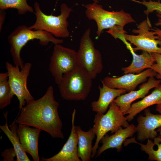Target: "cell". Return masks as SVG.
I'll return each instance as SVG.
<instances>
[{
	"mask_svg": "<svg viewBox=\"0 0 161 161\" xmlns=\"http://www.w3.org/2000/svg\"><path fill=\"white\" fill-rule=\"evenodd\" d=\"M59 106L55 98L53 87L50 86L42 97L23 107L14 121L18 124L38 128L53 138L64 139L63 124L58 111Z\"/></svg>",
	"mask_w": 161,
	"mask_h": 161,
	"instance_id": "cell-1",
	"label": "cell"
},
{
	"mask_svg": "<svg viewBox=\"0 0 161 161\" xmlns=\"http://www.w3.org/2000/svg\"><path fill=\"white\" fill-rule=\"evenodd\" d=\"M38 39L42 46H46L49 42L55 44H61L62 39L55 38L52 34L47 32L41 30H32L25 25L19 26L8 36V39L10 46V52L15 66L20 69L24 66V62L20 55L21 50L29 41Z\"/></svg>",
	"mask_w": 161,
	"mask_h": 161,
	"instance_id": "cell-2",
	"label": "cell"
},
{
	"mask_svg": "<svg viewBox=\"0 0 161 161\" xmlns=\"http://www.w3.org/2000/svg\"><path fill=\"white\" fill-rule=\"evenodd\" d=\"M92 80L84 69L79 67L65 74L58 85L61 97L67 100H85L90 92Z\"/></svg>",
	"mask_w": 161,
	"mask_h": 161,
	"instance_id": "cell-3",
	"label": "cell"
},
{
	"mask_svg": "<svg viewBox=\"0 0 161 161\" xmlns=\"http://www.w3.org/2000/svg\"><path fill=\"white\" fill-rule=\"evenodd\" d=\"M34 7L36 21L33 24L28 27L29 29L44 31L56 37L66 38L69 36L67 19L72 10L66 4H61V13L57 16L45 14L41 10L38 2L34 3Z\"/></svg>",
	"mask_w": 161,
	"mask_h": 161,
	"instance_id": "cell-4",
	"label": "cell"
},
{
	"mask_svg": "<svg viewBox=\"0 0 161 161\" xmlns=\"http://www.w3.org/2000/svg\"><path fill=\"white\" fill-rule=\"evenodd\" d=\"M109 107L105 114H97L95 116L92 128L96 138L92 148V158L96 156L99 142L108 132L113 134L121 127L126 128L129 125L125 114L113 101Z\"/></svg>",
	"mask_w": 161,
	"mask_h": 161,
	"instance_id": "cell-5",
	"label": "cell"
},
{
	"mask_svg": "<svg viewBox=\"0 0 161 161\" xmlns=\"http://www.w3.org/2000/svg\"><path fill=\"white\" fill-rule=\"evenodd\" d=\"M85 7L87 18L94 20L97 24L98 36L100 35L104 29L116 27L124 29L126 24L135 22L130 14L123 10L118 11H108L104 9L101 5L95 2L87 4Z\"/></svg>",
	"mask_w": 161,
	"mask_h": 161,
	"instance_id": "cell-6",
	"label": "cell"
},
{
	"mask_svg": "<svg viewBox=\"0 0 161 161\" xmlns=\"http://www.w3.org/2000/svg\"><path fill=\"white\" fill-rule=\"evenodd\" d=\"M90 33L88 28L83 34L77 55L78 66L84 69L94 79L102 72L103 66L101 54L95 48Z\"/></svg>",
	"mask_w": 161,
	"mask_h": 161,
	"instance_id": "cell-7",
	"label": "cell"
},
{
	"mask_svg": "<svg viewBox=\"0 0 161 161\" xmlns=\"http://www.w3.org/2000/svg\"><path fill=\"white\" fill-rule=\"evenodd\" d=\"M5 65L9 83L13 94L16 95L19 100L20 111L26 103L29 104L35 100L27 86L32 64L26 63L21 70L19 67L13 66L8 62H6Z\"/></svg>",
	"mask_w": 161,
	"mask_h": 161,
	"instance_id": "cell-8",
	"label": "cell"
},
{
	"mask_svg": "<svg viewBox=\"0 0 161 161\" xmlns=\"http://www.w3.org/2000/svg\"><path fill=\"white\" fill-rule=\"evenodd\" d=\"M77 52L60 44H55L49 65V70L58 85L63 75L78 67Z\"/></svg>",
	"mask_w": 161,
	"mask_h": 161,
	"instance_id": "cell-9",
	"label": "cell"
},
{
	"mask_svg": "<svg viewBox=\"0 0 161 161\" xmlns=\"http://www.w3.org/2000/svg\"><path fill=\"white\" fill-rule=\"evenodd\" d=\"M151 22L148 18L138 25L137 29L132 30L133 32L137 35H130L125 33L121 37L136 47L133 48L134 51L142 50L150 53L161 54V47L158 46V45L160 47L161 46V41L151 30Z\"/></svg>",
	"mask_w": 161,
	"mask_h": 161,
	"instance_id": "cell-10",
	"label": "cell"
},
{
	"mask_svg": "<svg viewBox=\"0 0 161 161\" xmlns=\"http://www.w3.org/2000/svg\"><path fill=\"white\" fill-rule=\"evenodd\" d=\"M156 75L155 72L149 68L138 74H125L118 77L106 76L101 82L110 88L124 89L129 92L135 90L138 85L144 82L148 78L155 77Z\"/></svg>",
	"mask_w": 161,
	"mask_h": 161,
	"instance_id": "cell-11",
	"label": "cell"
},
{
	"mask_svg": "<svg viewBox=\"0 0 161 161\" xmlns=\"http://www.w3.org/2000/svg\"><path fill=\"white\" fill-rule=\"evenodd\" d=\"M144 114L138 117L136 126L137 140L142 142L148 139H154L157 135L155 130L161 127V114H153L149 109L146 108Z\"/></svg>",
	"mask_w": 161,
	"mask_h": 161,
	"instance_id": "cell-12",
	"label": "cell"
},
{
	"mask_svg": "<svg viewBox=\"0 0 161 161\" xmlns=\"http://www.w3.org/2000/svg\"><path fill=\"white\" fill-rule=\"evenodd\" d=\"M76 110L72 114V128L69 137L60 151L49 158L41 157L42 161H80L78 155V138L75 125Z\"/></svg>",
	"mask_w": 161,
	"mask_h": 161,
	"instance_id": "cell-13",
	"label": "cell"
},
{
	"mask_svg": "<svg viewBox=\"0 0 161 161\" xmlns=\"http://www.w3.org/2000/svg\"><path fill=\"white\" fill-rule=\"evenodd\" d=\"M161 83V80H157L154 77H150L146 82L140 86L138 90L132 91L127 93L121 95L114 99L113 101L125 115L133 101L144 98L151 89L155 88Z\"/></svg>",
	"mask_w": 161,
	"mask_h": 161,
	"instance_id": "cell-14",
	"label": "cell"
},
{
	"mask_svg": "<svg viewBox=\"0 0 161 161\" xmlns=\"http://www.w3.org/2000/svg\"><path fill=\"white\" fill-rule=\"evenodd\" d=\"M23 124H18L17 132L21 146L24 150L29 154L34 161H39L38 143L39 135L41 130L31 128Z\"/></svg>",
	"mask_w": 161,
	"mask_h": 161,
	"instance_id": "cell-15",
	"label": "cell"
},
{
	"mask_svg": "<svg viewBox=\"0 0 161 161\" xmlns=\"http://www.w3.org/2000/svg\"><path fill=\"white\" fill-rule=\"evenodd\" d=\"M137 132V127L133 124L123 129L122 127L111 135H105L100 140L102 144L97 151L95 158L99 156L104 151L111 148H115L120 151L124 141L132 137Z\"/></svg>",
	"mask_w": 161,
	"mask_h": 161,
	"instance_id": "cell-16",
	"label": "cell"
},
{
	"mask_svg": "<svg viewBox=\"0 0 161 161\" xmlns=\"http://www.w3.org/2000/svg\"><path fill=\"white\" fill-rule=\"evenodd\" d=\"M102 84V87L98 86L99 96L98 99L92 102L91 105L92 110L98 114L105 113L114 99L127 92L124 89L112 88Z\"/></svg>",
	"mask_w": 161,
	"mask_h": 161,
	"instance_id": "cell-17",
	"label": "cell"
},
{
	"mask_svg": "<svg viewBox=\"0 0 161 161\" xmlns=\"http://www.w3.org/2000/svg\"><path fill=\"white\" fill-rule=\"evenodd\" d=\"M124 43L130 50L133 57V60L131 64L128 66L122 68L124 74L139 73L145 69L150 68L155 63L154 60L151 53L143 50L141 54L137 55L134 52L129 43L127 41Z\"/></svg>",
	"mask_w": 161,
	"mask_h": 161,
	"instance_id": "cell-18",
	"label": "cell"
},
{
	"mask_svg": "<svg viewBox=\"0 0 161 161\" xmlns=\"http://www.w3.org/2000/svg\"><path fill=\"white\" fill-rule=\"evenodd\" d=\"M78 138V155L82 161H90L93 146L92 141L95 135L92 128L83 130L80 126H75Z\"/></svg>",
	"mask_w": 161,
	"mask_h": 161,
	"instance_id": "cell-19",
	"label": "cell"
},
{
	"mask_svg": "<svg viewBox=\"0 0 161 161\" xmlns=\"http://www.w3.org/2000/svg\"><path fill=\"white\" fill-rule=\"evenodd\" d=\"M161 103V84L155 88L149 95L142 100L131 104L130 108L125 113L128 122L131 121L134 117L142 111L154 104Z\"/></svg>",
	"mask_w": 161,
	"mask_h": 161,
	"instance_id": "cell-20",
	"label": "cell"
},
{
	"mask_svg": "<svg viewBox=\"0 0 161 161\" xmlns=\"http://www.w3.org/2000/svg\"><path fill=\"white\" fill-rule=\"evenodd\" d=\"M7 114H4L6 119L4 125L0 126V129L4 133L12 143L16 153L17 161H30V159L27 156L26 152L23 149L18 134L17 124L14 121L10 124L9 128L7 122Z\"/></svg>",
	"mask_w": 161,
	"mask_h": 161,
	"instance_id": "cell-21",
	"label": "cell"
},
{
	"mask_svg": "<svg viewBox=\"0 0 161 161\" xmlns=\"http://www.w3.org/2000/svg\"><path fill=\"white\" fill-rule=\"evenodd\" d=\"M7 72L0 74V109H3L10 104L14 96L12 94L8 80Z\"/></svg>",
	"mask_w": 161,
	"mask_h": 161,
	"instance_id": "cell-22",
	"label": "cell"
},
{
	"mask_svg": "<svg viewBox=\"0 0 161 161\" xmlns=\"http://www.w3.org/2000/svg\"><path fill=\"white\" fill-rule=\"evenodd\" d=\"M28 0H0V9L5 10L9 8L17 10L19 15L27 12L35 13L34 10L27 3Z\"/></svg>",
	"mask_w": 161,
	"mask_h": 161,
	"instance_id": "cell-23",
	"label": "cell"
},
{
	"mask_svg": "<svg viewBox=\"0 0 161 161\" xmlns=\"http://www.w3.org/2000/svg\"><path fill=\"white\" fill-rule=\"evenodd\" d=\"M157 131L159 132L160 134L159 137H156L154 139V144L157 147V150L153 149L147 144L138 143L134 139H133L131 140L140 145L141 149L148 155V159L149 160L161 161V127L158 128Z\"/></svg>",
	"mask_w": 161,
	"mask_h": 161,
	"instance_id": "cell-24",
	"label": "cell"
},
{
	"mask_svg": "<svg viewBox=\"0 0 161 161\" xmlns=\"http://www.w3.org/2000/svg\"><path fill=\"white\" fill-rule=\"evenodd\" d=\"M139 3L145 6L146 9L144 11V13L148 15L149 13L155 11L156 15L158 18L157 22L155 24L156 26L161 23V0L157 1L149 0L147 1L145 0H143L141 1H137Z\"/></svg>",
	"mask_w": 161,
	"mask_h": 161,
	"instance_id": "cell-25",
	"label": "cell"
},
{
	"mask_svg": "<svg viewBox=\"0 0 161 161\" xmlns=\"http://www.w3.org/2000/svg\"><path fill=\"white\" fill-rule=\"evenodd\" d=\"M151 54L155 62L150 68L156 72L157 75L155 76L156 78L161 80V54L155 53H152Z\"/></svg>",
	"mask_w": 161,
	"mask_h": 161,
	"instance_id": "cell-26",
	"label": "cell"
},
{
	"mask_svg": "<svg viewBox=\"0 0 161 161\" xmlns=\"http://www.w3.org/2000/svg\"><path fill=\"white\" fill-rule=\"evenodd\" d=\"M1 155L4 157V161H14L16 157V153L13 148L5 149L1 153Z\"/></svg>",
	"mask_w": 161,
	"mask_h": 161,
	"instance_id": "cell-27",
	"label": "cell"
},
{
	"mask_svg": "<svg viewBox=\"0 0 161 161\" xmlns=\"http://www.w3.org/2000/svg\"><path fill=\"white\" fill-rule=\"evenodd\" d=\"M157 26L161 27V23L159 24ZM151 30L153 31L155 35L158 37V39L161 41V30L158 28H151ZM161 47V46L160 47Z\"/></svg>",
	"mask_w": 161,
	"mask_h": 161,
	"instance_id": "cell-28",
	"label": "cell"
},
{
	"mask_svg": "<svg viewBox=\"0 0 161 161\" xmlns=\"http://www.w3.org/2000/svg\"><path fill=\"white\" fill-rule=\"evenodd\" d=\"M6 13L4 10H0V30L4 22L5 17Z\"/></svg>",
	"mask_w": 161,
	"mask_h": 161,
	"instance_id": "cell-29",
	"label": "cell"
},
{
	"mask_svg": "<svg viewBox=\"0 0 161 161\" xmlns=\"http://www.w3.org/2000/svg\"><path fill=\"white\" fill-rule=\"evenodd\" d=\"M155 110L160 114H161V103L156 105Z\"/></svg>",
	"mask_w": 161,
	"mask_h": 161,
	"instance_id": "cell-30",
	"label": "cell"
},
{
	"mask_svg": "<svg viewBox=\"0 0 161 161\" xmlns=\"http://www.w3.org/2000/svg\"><path fill=\"white\" fill-rule=\"evenodd\" d=\"M93 1H94V2L96 3H98V0H92Z\"/></svg>",
	"mask_w": 161,
	"mask_h": 161,
	"instance_id": "cell-31",
	"label": "cell"
}]
</instances>
